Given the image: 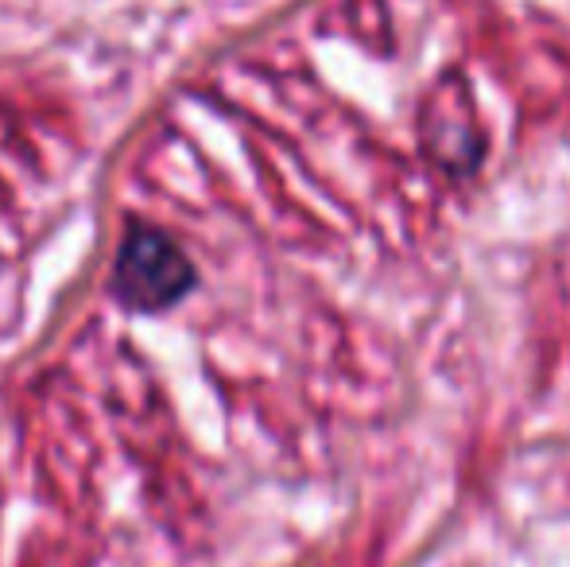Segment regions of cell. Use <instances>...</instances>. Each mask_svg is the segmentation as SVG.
<instances>
[{"label":"cell","mask_w":570,"mask_h":567,"mask_svg":"<svg viewBox=\"0 0 570 567\" xmlns=\"http://www.w3.org/2000/svg\"><path fill=\"white\" fill-rule=\"evenodd\" d=\"M190 284H195V268L171 237L140 222L125 229L114 265V287L128 307L164 311L179 303Z\"/></svg>","instance_id":"cell-1"}]
</instances>
